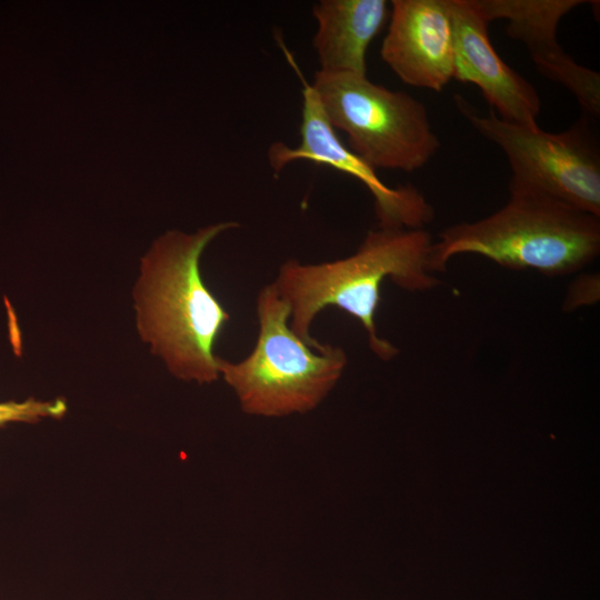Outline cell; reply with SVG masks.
Here are the masks:
<instances>
[{"instance_id":"obj_1","label":"cell","mask_w":600,"mask_h":600,"mask_svg":"<svg viewBox=\"0 0 600 600\" xmlns=\"http://www.w3.org/2000/svg\"><path fill=\"white\" fill-rule=\"evenodd\" d=\"M239 226L223 221L194 233L169 230L141 259L133 290L137 329L180 380L204 384L220 378L214 346L230 314L204 283L200 259L214 238Z\"/></svg>"},{"instance_id":"obj_2","label":"cell","mask_w":600,"mask_h":600,"mask_svg":"<svg viewBox=\"0 0 600 600\" xmlns=\"http://www.w3.org/2000/svg\"><path fill=\"white\" fill-rule=\"evenodd\" d=\"M431 236L424 229L370 230L351 256L328 262L284 261L273 281L289 307V326L303 341L323 347L310 332L317 314L328 307L342 310L364 328L370 350L382 361L399 350L377 331L381 286L390 280L407 291H426L439 283L429 270Z\"/></svg>"},{"instance_id":"obj_3","label":"cell","mask_w":600,"mask_h":600,"mask_svg":"<svg viewBox=\"0 0 600 600\" xmlns=\"http://www.w3.org/2000/svg\"><path fill=\"white\" fill-rule=\"evenodd\" d=\"M509 191V200L496 212L439 234L430 248L431 272L446 271L452 257L467 253L549 277L581 271L598 258L600 217L543 194Z\"/></svg>"},{"instance_id":"obj_4","label":"cell","mask_w":600,"mask_h":600,"mask_svg":"<svg viewBox=\"0 0 600 600\" xmlns=\"http://www.w3.org/2000/svg\"><path fill=\"white\" fill-rule=\"evenodd\" d=\"M256 312L259 332L252 351L238 362L219 357V376L247 414L279 418L316 409L344 371V350L314 348L299 338L273 282L259 291Z\"/></svg>"},{"instance_id":"obj_5","label":"cell","mask_w":600,"mask_h":600,"mask_svg":"<svg viewBox=\"0 0 600 600\" xmlns=\"http://www.w3.org/2000/svg\"><path fill=\"white\" fill-rule=\"evenodd\" d=\"M310 87L334 130L372 169L412 172L437 153L440 141L424 104L367 76L317 71Z\"/></svg>"},{"instance_id":"obj_6","label":"cell","mask_w":600,"mask_h":600,"mask_svg":"<svg viewBox=\"0 0 600 600\" xmlns=\"http://www.w3.org/2000/svg\"><path fill=\"white\" fill-rule=\"evenodd\" d=\"M454 101L474 130L506 154L512 171L509 190L543 194L600 217V156L586 126L551 133L503 120L492 109L480 114L460 94Z\"/></svg>"},{"instance_id":"obj_7","label":"cell","mask_w":600,"mask_h":600,"mask_svg":"<svg viewBox=\"0 0 600 600\" xmlns=\"http://www.w3.org/2000/svg\"><path fill=\"white\" fill-rule=\"evenodd\" d=\"M268 160L274 173L290 162L309 160L357 179L373 198L380 228L423 229L433 219V208L413 186H387L374 169L341 142L323 114L310 84L304 81L300 142L296 147L274 142L269 148Z\"/></svg>"},{"instance_id":"obj_8","label":"cell","mask_w":600,"mask_h":600,"mask_svg":"<svg viewBox=\"0 0 600 600\" xmlns=\"http://www.w3.org/2000/svg\"><path fill=\"white\" fill-rule=\"evenodd\" d=\"M380 56L402 82L440 92L454 73L450 0H392Z\"/></svg>"},{"instance_id":"obj_9","label":"cell","mask_w":600,"mask_h":600,"mask_svg":"<svg viewBox=\"0 0 600 600\" xmlns=\"http://www.w3.org/2000/svg\"><path fill=\"white\" fill-rule=\"evenodd\" d=\"M586 0H474L490 23L507 20L506 34L522 42L537 69L569 90L589 114L600 113V74L576 62L558 43L560 20Z\"/></svg>"},{"instance_id":"obj_10","label":"cell","mask_w":600,"mask_h":600,"mask_svg":"<svg viewBox=\"0 0 600 600\" xmlns=\"http://www.w3.org/2000/svg\"><path fill=\"white\" fill-rule=\"evenodd\" d=\"M454 30L453 79L477 86L499 118L537 124L541 101L534 87L493 48L489 22L474 0H450Z\"/></svg>"},{"instance_id":"obj_11","label":"cell","mask_w":600,"mask_h":600,"mask_svg":"<svg viewBox=\"0 0 600 600\" xmlns=\"http://www.w3.org/2000/svg\"><path fill=\"white\" fill-rule=\"evenodd\" d=\"M386 0H320L312 39L323 73L367 76V51L389 19Z\"/></svg>"},{"instance_id":"obj_12","label":"cell","mask_w":600,"mask_h":600,"mask_svg":"<svg viewBox=\"0 0 600 600\" xmlns=\"http://www.w3.org/2000/svg\"><path fill=\"white\" fill-rule=\"evenodd\" d=\"M67 411L62 399L39 401L29 398L24 401L0 402V427L10 422H37L42 418H60Z\"/></svg>"},{"instance_id":"obj_13","label":"cell","mask_w":600,"mask_h":600,"mask_svg":"<svg viewBox=\"0 0 600 600\" xmlns=\"http://www.w3.org/2000/svg\"><path fill=\"white\" fill-rule=\"evenodd\" d=\"M599 274H581L568 288L563 309L572 311L599 301Z\"/></svg>"}]
</instances>
